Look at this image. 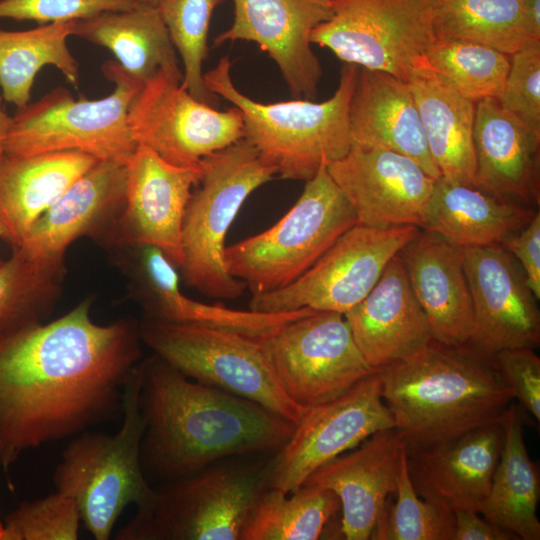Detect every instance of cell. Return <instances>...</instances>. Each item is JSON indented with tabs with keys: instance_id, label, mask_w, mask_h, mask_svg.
<instances>
[{
	"instance_id": "6da1fadb",
	"label": "cell",
	"mask_w": 540,
	"mask_h": 540,
	"mask_svg": "<svg viewBox=\"0 0 540 540\" xmlns=\"http://www.w3.org/2000/svg\"><path fill=\"white\" fill-rule=\"evenodd\" d=\"M91 304L0 335V435L17 456L122 414L141 358L139 328L97 324Z\"/></svg>"
},
{
	"instance_id": "7a4b0ae2",
	"label": "cell",
	"mask_w": 540,
	"mask_h": 540,
	"mask_svg": "<svg viewBox=\"0 0 540 540\" xmlns=\"http://www.w3.org/2000/svg\"><path fill=\"white\" fill-rule=\"evenodd\" d=\"M139 365L145 474L168 481L223 459L277 451L295 428L255 401L188 378L155 353Z\"/></svg>"
},
{
	"instance_id": "3957f363",
	"label": "cell",
	"mask_w": 540,
	"mask_h": 540,
	"mask_svg": "<svg viewBox=\"0 0 540 540\" xmlns=\"http://www.w3.org/2000/svg\"><path fill=\"white\" fill-rule=\"evenodd\" d=\"M377 373L382 399L407 451L501 420L514 400L492 362L434 340Z\"/></svg>"
},
{
	"instance_id": "277c9868",
	"label": "cell",
	"mask_w": 540,
	"mask_h": 540,
	"mask_svg": "<svg viewBox=\"0 0 540 540\" xmlns=\"http://www.w3.org/2000/svg\"><path fill=\"white\" fill-rule=\"evenodd\" d=\"M358 69L345 63L336 91L323 102L309 99L257 102L234 85L228 56H223L203 79L210 93L241 111L243 138L276 169L277 175L306 182L322 166L345 156L351 147L349 106Z\"/></svg>"
},
{
	"instance_id": "5b68a950",
	"label": "cell",
	"mask_w": 540,
	"mask_h": 540,
	"mask_svg": "<svg viewBox=\"0 0 540 540\" xmlns=\"http://www.w3.org/2000/svg\"><path fill=\"white\" fill-rule=\"evenodd\" d=\"M268 488V461L223 459L153 488L115 539L240 540L255 503Z\"/></svg>"
},
{
	"instance_id": "8992f818",
	"label": "cell",
	"mask_w": 540,
	"mask_h": 540,
	"mask_svg": "<svg viewBox=\"0 0 540 540\" xmlns=\"http://www.w3.org/2000/svg\"><path fill=\"white\" fill-rule=\"evenodd\" d=\"M139 363L124 387L119 430L79 433L53 474L56 491L75 501L81 522L96 540L110 539L125 508L144 504L153 492L141 462L145 423L139 406Z\"/></svg>"
},
{
	"instance_id": "52a82bcc",
	"label": "cell",
	"mask_w": 540,
	"mask_h": 540,
	"mask_svg": "<svg viewBox=\"0 0 540 540\" xmlns=\"http://www.w3.org/2000/svg\"><path fill=\"white\" fill-rule=\"evenodd\" d=\"M276 175L244 138L202 160V175L182 224L180 270L189 287L216 299H236L244 293L246 285L226 267V234L249 195Z\"/></svg>"
},
{
	"instance_id": "ba28073f",
	"label": "cell",
	"mask_w": 540,
	"mask_h": 540,
	"mask_svg": "<svg viewBox=\"0 0 540 540\" xmlns=\"http://www.w3.org/2000/svg\"><path fill=\"white\" fill-rule=\"evenodd\" d=\"M114 84L104 98L75 99L57 87L33 103L17 109L4 142V153L31 156L79 151L97 160L127 165L137 143L128 125L129 105L143 84L115 61L102 65Z\"/></svg>"
},
{
	"instance_id": "9c48e42d",
	"label": "cell",
	"mask_w": 540,
	"mask_h": 540,
	"mask_svg": "<svg viewBox=\"0 0 540 540\" xmlns=\"http://www.w3.org/2000/svg\"><path fill=\"white\" fill-rule=\"evenodd\" d=\"M357 224L349 202L322 166L272 227L225 248L229 273L252 295L281 289L305 273Z\"/></svg>"
},
{
	"instance_id": "30bf717a",
	"label": "cell",
	"mask_w": 540,
	"mask_h": 540,
	"mask_svg": "<svg viewBox=\"0 0 540 540\" xmlns=\"http://www.w3.org/2000/svg\"><path fill=\"white\" fill-rule=\"evenodd\" d=\"M138 328L141 341L188 378L255 401L295 424L306 412L281 388L259 338L149 317Z\"/></svg>"
},
{
	"instance_id": "8fae6325",
	"label": "cell",
	"mask_w": 540,
	"mask_h": 540,
	"mask_svg": "<svg viewBox=\"0 0 540 540\" xmlns=\"http://www.w3.org/2000/svg\"><path fill=\"white\" fill-rule=\"evenodd\" d=\"M331 6L310 40L346 64L408 82L436 39L431 0H331Z\"/></svg>"
},
{
	"instance_id": "7c38bea8",
	"label": "cell",
	"mask_w": 540,
	"mask_h": 540,
	"mask_svg": "<svg viewBox=\"0 0 540 540\" xmlns=\"http://www.w3.org/2000/svg\"><path fill=\"white\" fill-rule=\"evenodd\" d=\"M259 342L281 388L304 410L339 397L374 372L339 312L313 311Z\"/></svg>"
},
{
	"instance_id": "4fadbf2b",
	"label": "cell",
	"mask_w": 540,
	"mask_h": 540,
	"mask_svg": "<svg viewBox=\"0 0 540 540\" xmlns=\"http://www.w3.org/2000/svg\"><path fill=\"white\" fill-rule=\"evenodd\" d=\"M419 229L411 225L373 228L356 224L298 279L281 289L252 295L249 309L283 313L307 308L345 314L368 295L388 262Z\"/></svg>"
},
{
	"instance_id": "5bb4252c",
	"label": "cell",
	"mask_w": 540,
	"mask_h": 540,
	"mask_svg": "<svg viewBox=\"0 0 540 540\" xmlns=\"http://www.w3.org/2000/svg\"><path fill=\"white\" fill-rule=\"evenodd\" d=\"M127 118L137 145L176 166H199L205 157L244 136L237 107L217 110L194 98L182 85V77L166 72L142 85Z\"/></svg>"
},
{
	"instance_id": "9a60e30c",
	"label": "cell",
	"mask_w": 540,
	"mask_h": 540,
	"mask_svg": "<svg viewBox=\"0 0 540 540\" xmlns=\"http://www.w3.org/2000/svg\"><path fill=\"white\" fill-rule=\"evenodd\" d=\"M394 427L374 371L339 397L306 410L289 439L268 460L269 487L293 493L323 464Z\"/></svg>"
},
{
	"instance_id": "2e32d148",
	"label": "cell",
	"mask_w": 540,
	"mask_h": 540,
	"mask_svg": "<svg viewBox=\"0 0 540 540\" xmlns=\"http://www.w3.org/2000/svg\"><path fill=\"white\" fill-rule=\"evenodd\" d=\"M461 252L473 303V327L463 348L493 363L503 350L538 346V299L520 264L501 244Z\"/></svg>"
},
{
	"instance_id": "e0dca14e",
	"label": "cell",
	"mask_w": 540,
	"mask_h": 540,
	"mask_svg": "<svg viewBox=\"0 0 540 540\" xmlns=\"http://www.w3.org/2000/svg\"><path fill=\"white\" fill-rule=\"evenodd\" d=\"M126 167L124 207L105 240L117 247L155 246L180 269L183 218L202 175V163L176 166L138 145Z\"/></svg>"
},
{
	"instance_id": "ac0fdd59",
	"label": "cell",
	"mask_w": 540,
	"mask_h": 540,
	"mask_svg": "<svg viewBox=\"0 0 540 540\" xmlns=\"http://www.w3.org/2000/svg\"><path fill=\"white\" fill-rule=\"evenodd\" d=\"M327 171L352 207L357 224L421 228L435 178L402 154L351 146Z\"/></svg>"
},
{
	"instance_id": "d6986e66",
	"label": "cell",
	"mask_w": 540,
	"mask_h": 540,
	"mask_svg": "<svg viewBox=\"0 0 540 540\" xmlns=\"http://www.w3.org/2000/svg\"><path fill=\"white\" fill-rule=\"evenodd\" d=\"M232 25L216 45L256 43L278 66L294 99H314L322 67L312 50L313 29L332 15L331 0H233Z\"/></svg>"
},
{
	"instance_id": "ffe728a7",
	"label": "cell",
	"mask_w": 540,
	"mask_h": 540,
	"mask_svg": "<svg viewBox=\"0 0 540 540\" xmlns=\"http://www.w3.org/2000/svg\"><path fill=\"white\" fill-rule=\"evenodd\" d=\"M132 293L145 317L173 323L234 331L253 338L264 337L278 327L314 310L283 313L236 310L222 304H206L184 295L176 267L155 246L134 245L120 259Z\"/></svg>"
},
{
	"instance_id": "44dd1931",
	"label": "cell",
	"mask_w": 540,
	"mask_h": 540,
	"mask_svg": "<svg viewBox=\"0 0 540 540\" xmlns=\"http://www.w3.org/2000/svg\"><path fill=\"white\" fill-rule=\"evenodd\" d=\"M126 178V165L98 160L62 193L14 248L40 263L63 266L65 252L76 239L100 233L106 238L123 210Z\"/></svg>"
},
{
	"instance_id": "7402d4cb",
	"label": "cell",
	"mask_w": 540,
	"mask_h": 540,
	"mask_svg": "<svg viewBox=\"0 0 540 540\" xmlns=\"http://www.w3.org/2000/svg\"><path fill=\"white\" fill-rule=\"evenodd\" d=\"M504 436L503 418L429 448L406 450L416 493L453 512L479 513L491 487Z\"/></svg>"
},
{
	"instance_id": "603a6c76",
	"label": "cell",
	"mask_w": 540,
	"mask_h": 540,
	"mask_svg": "<svg viewBox=\"0 0 540 540\" xmlns=\"http://www.w3.org/2000/svg\"><path fill=\"white\" fill-rule=\"evenodd\" d=\"M404 449L394 429L382 430L323 464L305 480L303 485L320 486L338 496L344 539H371L390 495L396 492Z\"/></svg>"
},
{
	"instance_id": "cb8c5ba5",
	"label": "cell",
	"mask_w": 540,
	"mask_h": 540,
	"mask_svg": "<svg viewBox=\"0 0 540 540\" xmlns=\"http://www.w3.org/2000/svg\"><path fill=\"white\" fill-rule=\"evenodd\" d=\"M344 317L373 371L410 358L433 340L399 254L388 262L368 295Z\"/></svg>"
},
{
	"instance_id": "d4e9b609",
	"label": "cell",
	"mask_w": 540,
	"mask_h": 540,
	"mask_svg": "<svg viewBox=\"0 0 540 540\" xmlns=\"http://www.w3.org/2000/svg\"><path fill=\"white\" fill-rule=\"evenodd\" d=\"M399 255L433 340L465 346L473 327V303L461 248L434 232L419 230Z\"/></svg>"
},
{
	"instance_id": "484cf974",
	"label": "cell",
	"mask_w": 540,
	"mask_h": 540,
	"mask_svg": "<svg viewBox=\"0 0 540 540\" xmlns=\"http://www.w3.org/2000/svg\"><path fill=\"white\" fill-rule=\"evenodd\" d=\"M349 134L351 146L393 151L415 161L433 178L441 176L411 88L391 74L358 69L349 106Z\"/></svg>"
},
{
	"instance_id": "4316f807",
	"label": "cell",
	"mask_w": 540,
	"mask_h": 540,
	"mask_svg": "<svg viewBox=\"0 0 540 540\" xmlns=\"http://www.w3.org/2000/svg\"><path fill=\"white\" fill-rule=\"evenodd\" d=\"M475 187L516 203L539 205L540 132L508 112L497 98L476 103Z\"/></svg>"
},
{
	"instance_id": "83f0119b",
	"label": "cell",
	"mask_w": 540,
	"mask_h": 540,
	"mask_svg": "<svg viewBox=\"0 0 540 540\" xmlns=\"http://www.w3.org/2000/svg\"><path fill=\"white\" fill-rule=\"evenodd\" d=\"M98 160L79 151L0 159V239L21 244L34 223Z\"/></svg>"
},
{
	"instance_id": "f1b7e54d",
	"label": "cell",
	"mask_w": 540,
	"mask_h": 540,
	"mask_svg": "<svg viewBox=\"0 0 540 540\" xmlns=\"http://www.w3.org/2000/svg\"><path fill=\"white\" fill-rule=\"evenodd\" d=\"M413 93L431 157L441 177L475 187L476 103L434 72L425 58L411 73Z\"/></svg>"
},
{
	"instance_id": "f546056e",
	"label": "cell",
	"mask_w": 540,
	"mask_h": 540,
	"mask_svg": "<svg viewBox=\"0 0 540 540\" xmlns=\"http://www.w3.org/2000/svg\"><path fill=\"white\" fill-rule=\"evenodd\" d=\"M534 214L532 208L440 176L420 229L434 232L460 248L501 244Z\"/></svg>"
},
{
	"instance_id": "4dcf8cb0",
	"label": "cell",
	"mask_w": 540,
	"mask_h": 540,
	"mask_svg": "<svg viewBox=\"0 0 540 540\" xmlns=\"http://www.w3.org/2000/svg\"><path fill=\"white\" fill-rule=\"evenodd\" d=\"M73 36L110 50L122 69L141 84L159 72L183 78L157 6L139 4L130 10L75 20Z\"/></svg>"
},
{
	"instance_id": "1f68e13d",
	"label": "cell",
	"mask_w": 540,
	"mask_h": 540,
	"mask_svg": "<svg viewBox=\"0 0 540 540\" xmlns=\"http://www.w3.org/2000/svg\"><path fill=\"white\" fill-rule=\"evenodd\" d=\"M504 430L500 459L479 513L517 539L539 540V470L529 456L520 409L513 402L504 417Z\"/></svg>"
},
{
	"instance_id": "d6a6232c",
	"label": "cell",
	"mask_w": 540,
	"mask_h": 540,
	"mask_svg": "<svg viewBox=\"0 0 540 540\" xmlns=\"http://www.w3.org/2000/svg\"><path fill=\"white\" fill-rule=\"evenodd\" d=\"M73 26L74 21H66L23 31L0 30V88L5 101L17 109L30 103L34 80L46 65L78 86L79 64L67 43Z\"/></svg>"
},
{
	"instance_id": "836d02e7",
	"label": "cell",
	"mask_w": 540,
	"mask_h": 540,
	"mask_svg": "<svg viewBox=\"0 0 540 540\" xmlns=\"http://www.w3.org/2000/svg\"><path fill=\"white\" fill-rule=\"evenodd\" d=\"M525 0H431L436 38L482 44L509 56L540 42L527 23Z\"/></svg>"
},
{
	"instance_id": "e575fe53",
	"label": "cell",
	"mask_w": 540,
	"mask_h": 540,
	"mask_svg": "<svg viewBox=\"0 0 540 540\" xmlns=\"http://www.w3.org/2000/svg\"><path fill=\"white\" fill-rule=\"evenodd\" d=\"M338 496L316 485L293 493L268 488L258 498L240 540H316L340 510Z\"/></svg>"
},
{
	"instance_id": "d590c367",
	"label": "cell",
	"mask_w": 540,
	"mask_h": 540,
	"mask_svg": "<svg viewBox=\"0 0 540 540\" xmlns=\"http://www.w3.org/2000/svg\"><path fill=\"white\" fill-rule=\"evenodd\" d=\"M63 266L43 264L12 248L0 264V335L41 323L52 309Z\"/></svg>"
},
{
	"instance_id": "8d00e7d4",
	"label": "cell",
	"mask_w": 540,
	"mask_h": 540,
	"mask_svg": "<svg viewBox=\"0 0 540 540\" xmlns=\"http://www.w3.org/2000/svg\"><path fill=\"white\" fill-rule=\"evenodd\" d=\"M428 66L461 95L477 103L498 98L510 67V56L491 47L436 38L425 54Z\"/></svg>"
},
{
	"instance_id": "74e56055",
	"label": "cell",
	"mask_w": 540,
	"mask_h": 540,
	"mask_svg": "<svg viewBox=\"0 0 540 540\" xmlns=\"http://www.w3.org/2000/svg\"><path fill=\"white\" fill-rule=\"evenodd\" d=\"M396 502L385 508L371 539L377 540H453L455 514L452 510L421 498L412 484L406 448L397 477Z\"/></svg>"
},
{
	"instance_id": "f35d334b",
	"label": "cell",
	"mask_w": 540,
	"mask_h": 540,
	"mask_svg": "<svg viewBox=\"0 0 540 540\" xmlns=\"http://www.w3.org/2000/svg\"><path fill=\"white\" fill-rule=\"evenodd\" d=\"M223 1L159 0L157 4L171 41L183 62L182 85L194 98L208 104L215 95L205 86L202 65L208 53L211 15Z\"/></svg>"
},
{
	"instance_id": "ab89813d",
	"label": "cell",
	"mask_w": 540,
	"mask_h": 540,
	"mask_svg": "<svg viewBox=\"0 0 540 540\" xmlns=\"http://www.w3.org/2000/svg\"><path fill=\"white\" fill-rule=\"evenodd\" d=\"M81 522L75 501L56 491L22 502L4 521L2 540H76Z\"/></svg>"
},
{
	"instance_id": "60d3db41",
	"label": "cell",
	"mask_w": 540,
	"mask_h": 540,
	"mask_svg": "<svg viewBox=\"0 0 540 540\" xmlns=\"http://www.w3.org/2000/svg\"><path fill=\"white\" fill-rule=\"evenodd\" d=\"M526 126L540 132V42L510 56V67L497 98Z\"/></svg>"
},
{
	"instance_id": "b9f144b4",
	"label": "cell",
	"mask_w": 540,
	"mask_h": 540,
	"mask_svg": "<svg viewBox=\"0 0 540 540\" xmlns=\"http://www.w3.org/2000/svg\"><path fill=\"white\" fill-rule=\"evenodd\" d=\"M139 4L137 0H0V19L49 24L130 10Z\"/></svg>"
},
{
	"instance_id": "7bdbcfd3",
	"label": "cell",
	"mask_w": 540,
	"mask_h": 540,
	"mask_svg": "<svg viewBox=\"0 0 540 540\" xmlns=\"http://www.w3.org/2000/svg\"><path fill=\"white\" fill-rule=\"evenodd\" d=\"M530 347L507 349L493 359L494 366L511 389L514 399L540 421V358Z\"/></svg>"
},
{
	"instance_id": "ee69618b",
	"label": "cell",
	"mask_w": 540,
	"mask_h": 540,
	"mask_svg": "<svg viewBox=\"0 0 540 540\" xmlns=\"http://www.w3.org/2000/svg\"><path fill=\"white\" fill-rule=\"evenodd\" d=\"M524 272L526 283L537 299L540 297V213L535 212L531 220L519 231L501 242Z\"/></svg>"
},
{
	"instance_id": "f6af8a7d",
	"label": "cell",
	"mask_w": 540,
	"mask_h": 540,
	"mask_svg": "<svg viewBox=\"0 0 540 540\" xmlns=\"http://www.w3.org/2000/svg\"><path fill=\"white\" fill-rule=\"evenodd\" d=\"M453 540H518L512 533L481 518L475 511H455Z\"/></svg>"
},
{
	"instance_id": "bcb514c9",
	"label": "cell",
	"mask_w": 540,
	"mask_h": 540,
	"mask_svg": "<svg viewBox=\"0 0 540 540\" xmlns=\"http://www.w3.org/2000/svg\"><path fill=\"white\" fill-rule=\"evenodd\" d=\"M524 13L532 32L540 38V0H525Z\"/></svg>"
},
{
	"instance_id": "7dc6e473",
	"label": "cell",
	"mask_w": 540,
	"mask_h": 540,
	"mask_svg": "<svg viewBox=\"0 0 540 540\" xmlns=\"http://www.w3.org/2000/svg\"><path fill=\"white\" fill-rule=\"evenodd\" d=\"M3 97L0 96V159L4 155V142L9 131L12 116H9L2 107Z\"/></svg>"
},
{
	"instance_id": "c3c4849f",
	"label": "cell",
	"mask_w": 540,
	"mask_h": 540,
	"mask_svg": "<svg viewBox=\"0 0 540 540\" xmlns=\"http://www.w3.org/2000/svg\"><path fill=\"white\" fill-rule=\"evenodd\" d=\"M17 457L0 435V468L7 469Z\"/></svg>"
},
{
	"instance_id": "681fc988",
	"label": "cell",
	"mask_w": 540,
	"mask_h": 540,
	"mask_svg": "<svg viewBox=\"0 0 540 540\" xmlns=\"http://www.w3.org/2000/svg\"><path fill=\"white\" fill-rule=\"evenodd\" d=\"M141 4H147L152 6H157L159 0H137Z\"/></svg>"
},
{
	"instance_id": "f907efd6",
	"label": "cell",
	"mask_w": 540,
	"mask_h": 540,
	"mask_svg": "<svg viewBox=\"0 0 540 540\" xmlns=\"http://www.w3.org/2000/svg\"><path fill=\"white\" fill-rule=\"evenodd\" d=\"M3 533H4V522H2V520L0 519V540H2Z\"/></svg>"
},
{
	"instance_id": "816d5d0a",
	"label": "cell",
	"mask_w": 540,
	"mask_h": 540,
	"mask_svg": "<svg viewBox=\"0 0 540 540\" xmlns=\"http://www.w3.org/2000/svg\"><path fill=\"white\" fill-rule=\"evenodd\" d=\"M2 261H3V260L0 258V264L2 263Z\"/></svg>"
}]
</instances>
